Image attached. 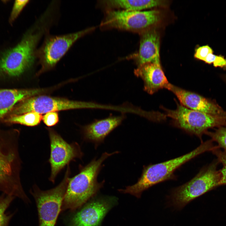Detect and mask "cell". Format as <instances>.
<instances>
[{
    "instance_id": "obj_1",
    "label": "cell",
    "mask_w": 226,
    "mask_h": 226,
    "mask_svg": "<svg viewBox=\"0 0 226 226\" xmlns=\"http://www.w3.org/2000/svg\"><path fill=\"white\" fill-rule=\"evenodd\" d=\"M19 133L15 130H0V191L28 202L20 180Z\"/></svg>"
},
{
    "instance_id": "obj_2",
    "label": "cell",
    "mask_w": 226,
    "mask_h": 226,
    "mask_svg": "<svg viewBox=\"0 0 226 226\" xmlns=\"http://www.w3.org/2000/svg\"><path fill=\"white\" fill-rule=\"evenodd\" d=\"M44 30L42 26L37 24L25 32L18 42L0 46V76L18 77L30 67Z\"/></svg>"
},
{
    "instance_id": "obj_3",
    "label": "cell",
    "mask_w": 226,
    "mask_h": 226,
    "mask_svg": "<svg viewBox=\"0 0 226 226\" xmlns=\"http://www.w3.org/2000/svg\"><path fill=\"white\" fill-rule=\"evenodd\" d=\"M118 152H105L98 159L94 158L85 166L80 167L79 173L69 179L61 210H76L95 195L104 183V181L99 182L97 180L98 175L103 167L102 163L107 158Z\"/></svg>"
},
{
    "instance_id": "obj_4",
    "label": "cell",
    "mask_w": 226,
    "mask_h": 226,
    "mask_svg": "<svg viewBox=\"0 0 226 226\" xmlns=\"http://www.w3.org/2000/svg\"><path fill=\"white\" fill-rule=\"evenodd\" d=\"M210 139L202 142L196 148L182 156L162 163L144 166L137 182L126 187L125 189L119 190V191L140 198L143 191L152 186L174 179L175 171L182 165L202 153L213 151L216 147Z\"/></svg>"
},
{
    "instance_id": "obj_5",
    "label": "cell",
    "mask_w": 226,
    "mask_h": 226,
    "mask_svg": "<svg viewBox=\"0 0 226 226\" xmlns=\"http://www.w3.org/2000/svg\"><path fill=\"white\" fill-rule=\"evenodd\" d=\"M217 160L204 167L192 179L173 189L169 196L172 206L181 209L195 198L220 186L221 178Z\"/></svg>"
},
{
    "instance_id": "obj_6",
    "label": "cell",
    "mask_w": 226,
    "mask_h": 226,
    "mask_svg": "<svg viewBox=\"0 0 226 226\" xmlns=\"http://www.w3.org/2000/svg\"><path fill=\"white\" fill-rule=\"evenodd\" d=\"M166 116L172 119L174 126L202 140L209 129L226 124V116H214L195 110L177 103L175 110L164 108Z\"/></svg>"
},
{
    "instance_id": "obj_7",
    "label": "cell",
    "mask_w": 226,
    "mask_h": 226,
    "mask_svg": "<svg viewBox=\"0 0 226 226\" xmlns=\"http://www.w3.org/2000/svg\"><path fill=\"white\" fill-rule=\"evenodd\" d=\"M67 166L64 177L56 186L42 191L34 186L31 193L34 197L38 209L39 226H55L66 190L70 175Z\"/></svg>"
},
{
    "instance_id": "obj_8",
    "label": "cell",
    "mask_w": 226,
    "mask_h": 226,
    "mask_svg": "<svg viewBox=\"0 0 226 226\" xmlns=\"http://www.w3.org/2000/svg\"><path fill=\"white\" fill-rule=\"evenodd\" d=\"M161 18L160 12L156 10H110L106 12L101 26L105 28L142 32L158 24Z\"/></svg>"
},
{
    "instance_id": "obj_9",
    "label": "cell",
    "mask_w": 226,
    "mask_h": 226,
    "mask_svg": "<svg viewBox=\"0 0 226 226\" xmlns=\"http://www.w3.org/2000/svg\"><path fill=\"white\" fill-rule=\"evenodd\" d=\"M93 107L91 103L41 95L25 99L17 104L8 116L21 115L29 112L40 114L69 109Z\"/></svg>"
},
{
    "instance_id": "obj_10",
    "label": "cell",
    "mask_w": 226,
    "mask_h": 226,
    "mask_svg": "<svg viewBox=\"0 0 226 226\" xmlns=\"http://www.w3.org/2000/svg\"><path fill=\"white\" fill-rule=\"evenodd\" d=\"M91 27L65 35L50 36L36 53L43 67H53L78 39L93 30Z\"/></svg>"
},
{
    "instance_id": "obj_11",
    "label": "cell",
    "mask_w": 226,
    "mask_h": 226,
    "mask_svg": "<svg viewBox=\"0 0 226 226\" xmlns=\"http://www.w3.org/2000/svg\"><path fill=\"white\" fill-rule=\"evenodd\" d=\"M50 144L49 161L51 167L50 181L54 183L58 173L71 161L81 158L83 153L78 144L69 143L52 129L48 130Z\"/></svg>"
},
{
    "instance_id": "obj_12",
    "label": "cell",
    "mask_w": 226,
    "mask_h": 226,
    "mask_svg": "<svg viewBox=\"0 0 226 226\" xmlns=\"http://www.w3.org/2000/svg\"><path fill=\"white\" fill-rule=\"evenodd\" d=\"M117 202L114 196L92 200L71 216L68 226H100L106 214Z\"/></svg>"
},
{
    "instance_id": "obj_13",
    "label": "cell",
    "mask_w": 226,
    "mask_h": 226,
    "mask_svg": "<svg viewBox=\"0 0 226 226\" xmlns=\"http://www.w3.org/2000/svg\"><path fill=\"white\" fill-rule=\"evenodd\" d=\"M165 89L173 93L180 104L186 107L211 115L226 116V111L218 105L197 94L170 83Z\"/></svg>"
},
{
    "instance_id": "obj_14",
    "label": "cell",
    "mask_w": 226,
    "mask_h": 226,
    "mask_svg": "<svg viewBox=\"0 0 226 226\" xmlns=\"http://www.w3.org/2000/svg\"><path fill=\"white\" fill-rule=\"evenodd\" d=\"M134 73L143 80L144 89L150 94L165 88L169 83L160 62L148 63L138 66L134 71Z\"/></svg>"
},
{
    "instance_id": "obj_15",
    "label": "cell",
    "mask_w": 226,
    "mask_h": 226,
    "mask_svg": "<svg viewBox=\"0 0 226 226\" xmlns=\"http://www.w3.org/2000/svg\"><path fill=\"white\" fill-rule=\"evenodd\" d=\"M124 119L123 116H110L96 121L83 128L84 139L95 144L96 147L105 137L119 126Z\"/></svg>"
},
{
    "instance_id": "obj_16",
    "label": "cell",
    "mask_w": 226,
    "mask_h": 226,
    "mask_svg": "<svg viewBox=\"0 0 226 226\" xmlns=\"http://www.w3.org/2000/svg\"><path fill=\"white\" fill-rule=\"evenodd\" d=\"M159 36L155 29L141 32L137 63L138 66L150 62H160Z\"/></svg>"
},
{
    "instance_id": "obj_17",
    "label": "cell",
    "mask_w": 226,
    "mask_h": 226,
    "mask_svg": "<svg viewBox=\"0 0 226 226\" xmlns=\"http://www.w3.org/2000/svg\"><path fill=\"white\" fill-rule=\"evenodd\" d=\"M44 91L41 89H0V120L5 119L21 101Z\"/></svg>"
},
{
    "instance_id": "obj_18",
    "label": "cell",
    "mask_w": 226,
    "mask_h": 226,
    "mask_svg": "<svg viewBox=\"0 0 226 226\" xmlns=\"http://www.w3.org/2000/svg\"><path fill=\"white\" fill-rule=\"evenodd\" d=\"M102 3L109 8L130 11H141L154 7L164 6L166 3V1L156 0H109L103 1Z\"/></svg>"
},
{
    "instance_id": "obj_19",
    "label": "cell",
    "mask_w": 226,
    "mask_h": 226,
    "mask_svg": "<svg viewBox=\"0 0 226 226\" xmlns=\"http://www.w3.org/2000/svg\"><path fill=\"white\" fill-rule=\"evenodd\" d=\"M42 116L35 112H29L21 115L8 116L3 121L9 124H17L27 126H33L38 125Z\"/></svg>"
},
{
    "instance_id": "obj_20",
    "label": "cell",
    "mask_w": 226,
    "mask_h": 226,
    "mask_svg": "<svg viewBox=\"0 0 226 226\" xmlns=\"http://www.w3.org/2000/svg\"><path fill=\"white\" fill-rule=\"evenodd\" d=\"M14 198L4 194L0 196V226H8L12 215L5 212Z\"/></svg>"
},
{
    "instance_id": "obj_21",
    "label": "cell",
    "mask_w": 226,
    "mask_h": 226,
    "mask_svg": "<svg viewBox=\"0 0 226 226\" xmlns=\"http://www.w3.org/2000/svg\"><path fill=\"white\" fill-rule=\"evenodd\" d=\"M205 134L217 143L219 148L226 151V124L218 127L213 132L207 131Z\"/></svg>"
},
{
    "instance_id": "obj_22",
    "label": "cell",
    "mask_w": 226,
    "mask_h": 226,
    "mask_svg": "<svg viewBox=\"0 0 226 226\" xmlns=\"http://www.w3.org/2000/svg\"><path fill=\"white\" fill-rule=\"evenodd\" d=\"M212 152L217 157L218 162L222 165V169L220 170L221 178L219 186L226 185V151L223 150L218 147L213 149Z\"/></svg>"
},
{
    "instance_id": "obj_23",
    "label": "cell",
    "mask_w": 226,
    "mask_h": 226,
    "mask_svg": "<svg viewBox=\"0 0 226 226\" xmlns=\"http://www.w3.org/2000/svg\"><path fill=\"white\" fill-rule=\"evenodd\" d=\"M29 1L28 0L14 1L8 19V23L10 25H13Z\"/></svg>"
},
{
    "instance_id": "obj_24",
    "label": "cell",
    "mask_w": 226,
    "mask_h": 226,
    "mask_svg": "<svg viewBox=\"0 0 226 226\" xmlns=\"http://www.w3.org/2000/svg\"><path fill=\"white\" fill-rule=\"evenodd\" d=\"M42 119L47 126H53L57 124L59 121L58 114L56 111L49 112L46 113L42 117Z\"/></svg>"
},
{
    "instance_id": "obj_25",
    "label": "cell",
    "mask_w": 226,
    "mask_h": 226,
    "mask_svg": "<svg viewBox=\"0 0 226 226\" xmlns=\"http://www.w3.org/2000/svg\"><path fill=\"white\" fill-rule=\"evenodd\" d=\"M213 52L212 49L209 46H203L198 47L196 50L194 56L198 59L204 61L207 56Z\"/></svg>"
},
{
    "instance_id": "obj_26",
    "label": "cell",
    "mask_w": 226,
    "mask_h": 226,
    "mask_svg": "<svg viewBox=\"0 0 226 226\" xmlns=\"http://www.w3.org/2000/svg\"><path fill=\"white\" fill-rule=\"evenodd\" d=\"M213 64L216 67H220L226 68V59L221 56L216 55Z\"/></svg>"
},
{
    "instance_id": "obj_27",
    "label": "cell",
    "mask_w": 226,
    "mask_h": 226,
    "mask_svg": "<svg viewBox=\"0 0 226 226\" xmlns=\"http://www.w3.org/2000/svg\"><path fill=\"white\" fill-rule=\"evenodd\" d=\"M216 55L214 54L213 53L209 54L205 59L204 62L208 64H212L213 63Z\"/></svg>"
}]
</instances>
